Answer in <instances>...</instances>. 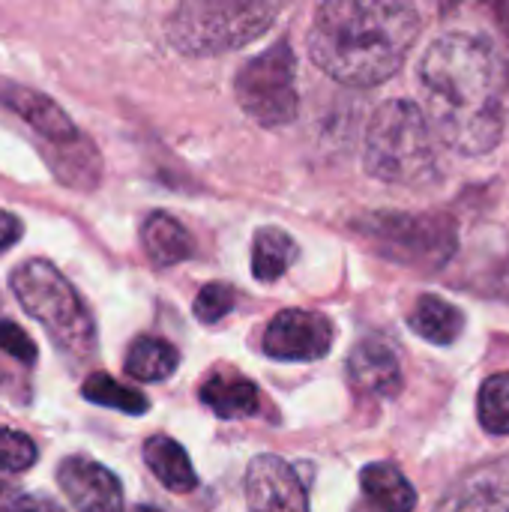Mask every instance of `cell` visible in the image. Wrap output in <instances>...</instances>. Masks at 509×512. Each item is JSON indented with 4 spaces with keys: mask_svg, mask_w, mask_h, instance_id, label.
I'll return each instance as SVG.
<instances>
[{
    "mask_svg": "<svg viewBox=\"0 0 509 512\" xmlns=\"http://www.w3.org/2000/svg\"><path fill=\"white\" fill-rule=\"evenodd\" d=\"M420 84L438 135L465 156L489 153L507 123L509 48L492 33L456 27L420 60Z\"/></svg>",
    "mask_w": 509,
    "mask_h": 512,
    "instance_id": "6da1fadb",
    "label": "cell"
},
{
    "mask_svg": "<svg viewBox=\"0 0 509 512\" xmlns=\"http://www.w3.org/2000/svg\"><path fill=\"white\" fill-rule=\"evenodd\" d=\"M420 12L396 0H330L309 27L312 60L348 87L393 78L420 36Z\"/></svg>",
    "mask_w": 509,
    "mask_h": 512,
    "instance_id": "7a4b0ae2",
    "label": "cell"
},
{
    "mask_svg": "<svg viewBox=\"0 0 509 512\" xmlns=\"http://www.w3.org/2000/svg\"><path fill=\"white\" fill-rule=\"evenodd\" d=\"M366 171L384 183L417 186L435 177L438 138L420 105L408 99L384 102L366 129Z\"/></svg>",
    "mask_w": 509,
    "mask_h": 512,
    "instance_id": "3957f363",
    "label": "cell"
},
{
    "mask_svg": "<svg viewBox=\"0 0 509 512\" xmlns=\"http://www.w3.org/2000/svg\"><path fill=\"white\" fill-rule=\"evenodd\" d=\"M12 291L18 303L27 309V315L36 318L54 336L60 351L78 360L93 354L96 348L93 318L81 303V297L75 294V288L54 264L42 258L24 261L12 273Z\"/></svg>",
    "mask_w": 509,
    "mask_h": 512,
    "instance_id": "277c9868",
    "label": "cell"
},
{
    "mask_svg": "<svg viewBox=\"0 0 509 512\" xmlns=\"http://www.w3.org/2000/svg\"><path fill=\"white\" fill-rule=\"evenodd\" d=\"M279 15V3L264 0H189L174 9L168 18V39L183 54H219L234 51L252 39H258L273 18Z\"/></svg>",
    "mask_w": 509,
    "mask_h": 512,
    "instance_id": "5b68a950",
    "label": "cell"
},
{
    "mask_svg": "<svg viewBox=\"0 0 509 512\" xmlns=\"http://www.w3.org/2000/svg\"><path fill=\"white\" fill-rule=\"evenodd\" d=\"M366 234L381 255L417 270H441L459 249L456 222L441 213H375Z\"/></svg>",
    "mask_w": 509,
    "mask_h": 512,
    "instance_id": "8992f818",
    "label": "cell"
},
{
    "mask_svg": "<svg viewBox=\"0 0 509 512\" xmlns=\"http://www.w3.org/2000/svg\"><path fill=\"white\" fill-rule=\"evenodd\" d=\"M240 108L261 126H285L297 117L294 51L282 39L270 51L252 57L234 81Z\"/></svg>",
    "mask_w": 509,
    "mask_h": 512,
    "instance_id": "52a82bcc",
    "label": "cell"
},
{
    "mask_svg": "<svg viewBox=\"0 0 509 512\" xmlns=\"http://www.w3.org/2000/svg\"><path fill=\"white\" fill-rule=\"evenodd\" d=\"M333 348V324L321 312L285 309L279 312L264 333V351L273 360L309 363L327 357Z\"/></svg>",
    "mask_w": 509,
    "mask_h": 512,
    "instance_id": "ba28073f",
    "label": "cell"
},
{
    "mask_svg": "<svg viewBox=\"0 0 509 512\" xmlns=\"http://www.w3.org/2000/svg\"><path fill=\"white\" fill-rule=\"evenodd\" d=\"M249 512H309V498L288 462L279 456H255L246 468Z\"/></svg>",
    "mask_w": 509,
    "mask_h": 512,
    "instance_id": "9c48e42d",
    "label": "cell"
},
{
    "mask_svg": "<svg viewBox=\"0 0 509 512\" xmlns=\"http://www.w3.org/2000/svg\"><path fill=\"white\" fill-rule=\"evenodd\" d=\"M435 512H509V456L471 468L453 483Z\"/></svg>",
    "mask_w": 509,
    "mask_h": 512,
    "instance_id": "30bf717a",
    "label": "cell"
},
{
    "mask_svg": "<svg viewBox=\"0 0 509 512\" xmlns=\"http://www.w3.org/2000/svg\"><path fill=\"white\" fill-rule=\"evenodd\" d=\"M60 489L78 512H123L120 480L99 462L72 456L57 471Z\"/></svg>",
    "mask_w": 509,
    "mask_h": 512,
    "instance_id": "8fae6325",
    "label": "cell"
},
{
    "mask_svg": "<svg viewBox=\"0 0 509 512\" xmlns=\"http://www.w3.org/2000/svg\"><path fill=\"white\" fill-rule=\"evenodd\" d=\"M348 375L354 387L366 396L390 399L402 390V366L396 351L381 339H366L351 351Z\"/></svg>",
    "mask_w": 509,
    "mask_h": 512,
    "instance_id": "7c38bea8",
    "label": "cell"
},
{
    "mask_svg": "<svg viewBox=\"0 0 509 512\" xmlns=\"http://www.w3.org/2000/svg\"><path fill=\"white\" fill-rule=\"evenodd\" d=\"M0 105L15 111L18 117H24L42 138H48L54 144H72L78 138V129L72 126V120L51 99H45L36 90H27L12 81H0Z\"/></svg>",
    "mask_w": 509,
    "mask_h": 512,
    "instance_id": "4fadbf2b",
    "label": "cell"
},
{
    "mask_svg": "<svg viewBox=\"0 0 509 512\" xmlns=\"http://www.w3.org/2000/svg\"><path fill=\"white\" fill-rule=\"evenodd\" d=\"M201 402L222 420H237L249 417L258 411V390L249 378L234 375V372H219L204 381L201 387Z\"/></svg>",
    "mask_w": 509,
    "mask_h": 512,
    "instance_id": "5bb4252c",
    "label": "cell"
},
{
    "mask_svg": "<svg viewBox=\"0 0 509 512\" xmlns=\"http://www.w3.org/2000/svg\"><path fill=\"white\" fill-rule=\"evenodd\" d=\"M408 324H411V330L417 336H423L432 345H453L465 330V315H462L459 306L447 303L444 297L423 294L414 303V312H411Z\"/></svg>",
    "mask_w": 509,
    "mask_h": 512,
    "instance_id": "9a60e30c",
    "label": "cell"
},
{
    "mask_svg": "<svg viewBox=\"0 0 509 512\" xmlns=\"http://www.w3.org/2000/svg\"><path fill=\"white\" fill-rule=\"evenodd\" d=\"M144 462L153 471V477L171 492L183 495L198 486V477H195V468H192L186 450L168 435H153L144 444Z\"/></svg>",
    "mask_w": 509,
    "mask_h": 512,
    "instance_id": "2e32d148",
    "label": "cell"
},
{
    "mask_svg": "<svg viewBox=\"0 0 509 512\" xmlns=\"http://www.w3.org/2000/svg\"><path fill=\"white\" fill-rule=\"evenodd\" d=\"M360 486L366 498L384 512H414L417 507V489L408 483V477L390 465V462H375L363 468Z\"/></svg>",
    "mask_w": 509,
    "mask_h": 512,
    "instance_id": "e0dca14e",
    "label": "cell"
},
{
    "mask_svg": "<svg viewBox=\"0 0 509 512\" xmlns=\"http://www.w3.org/2000/svg\"><path fill=\"white\" fill-rule=\"evenodd\" d=\"M144 252L156 267H174L192 255V237L189 231L168 213H153L147 216L141 228Z\"/></svg>",
    "mask_w": 509,
    "mask_h": 512,
    "instance_id": "ac0fdd59",
    "label": "cell"
},
{
    "mask_svg": "<svg viewBox=\"0 0 509 512\" xmlns=\"http://www.w3.org/2000/svg\"><path fill=\"white\" fill-rule=\"evenodd\" d=\"M297 258V243L282 228H261L252 246V273L258 282H276L285 276L291 261Z\"/></svg>",
    "mask_w": 509,
    "mask_h": 512,
    "instance_id": "d6986e66",
    "label": "cell"
},
{
    "mask_svg": "<svg viewBox=\"0 0 509 512\" xmlns=\"http://www.w3.org/2000/svg\"><path fill=\"white\" fill-rule=\"evenodd\" d=\"M177 369V351L156 336H141L129 345L126 372L135 381H165Z\"/></svg>",
    "mask_w": 509,
    "mask_h": 512,
    "instance_id": "ffe728a7",
    "label": "cell"
},
{
    "mask_svg": "<svg viewBox=\"0 0 509 512\" xmlns=\"http://www.w3.org/2000/svg\"><path fill=\"white\" fill-rule=\"evenodd\" d=\"M81 393H84V399H90V402H96V405H102V408L123 411V414H132V417H138V414L147 411V399H144L138 390L117 384V381H114L111 375H105V372L90 375V378L84 381Z\"/></svg>",
    "mask_w": 509,
    "mask_h": 512,
    "instance_id": "44dd1931",
    "label": "cell"
},
{
    "mask_svg": "<svg viewBox=\"0 0 509 512\" xmlns=\"http://www.w3.org/2000/svg\"><path fill=\"white\" fill-rule=\"evenodd\" d=\"M480 423L492 435H509V372L492 375L480 390Z\"/></svg>",
    "mask_w": 509,
    "mask_h": 512,
    "instance_id": "7402d4cb",
    "label": "cell"
},
{
    "mask_svg": "<svg viewBox=\"0 0 509 512\" xmlns=\"http://www.w3.org/2000/svg\"><path fill=\"white\" fill-rule=\"evenodd\" d=\"M33 465H36V444L15 429H0V471L21 474Z\"/></svg>",
    "mask_w": 509,
    "mask_h": 512,
    "instance_id": "603a6c76",
    "label": "cell"
},
{
    "mask_svg": "<svg viewBox=\"0 0 509 512\" xmlns=\"http://www.w3.org/2000/svg\"><path fill=\"white\" fill-rule=\"evenodd\" d=\"M234 303H237V294H234L231 285L210 282L195 297V318L204 321V324H216V321H222L234 309Z\"/></svg>",
    "mask_w": 509,
    "mask_h": 512,
    "instance_id": "cb8c5ba5",
    "label": "cell"
},
{
    "mask_svg": "<svg viewBox=\"0 0 509 512\" xmlns=\"http://www.w3.org/2000/svg\"><path fill=\"white\" fill-rule=\"evenodd\" d=\"M0 351L15 357L18 363H27V366L36 363V345L18 324H12L6 318H0Z\"/></svg>",
    "mask_w": 509,
    "mask_h": 512,
    "instance_id": "d4e9b609",
    "label": "cell"
},
{
    "mask_svg": "<svg viewBox=\"0 0 509 512\" xmlns=\"http://www.w3.org/2000/svg\"><path fill=\"white\" fill-rule=\"evenodd\" d=\"M21 231H24V225H21L12 213L0 210V252L9 249V246H15L18 237H21Z\"/></svg>",
    "mask_w": 509,
    "mask_h": 512,
    "instance_id": "484cf974",
    "label": "cell"
},
{
    "mask_svg": "<svg viewBox=\"0 0 509 512\" xmlns=\"http://www.w3.org/2000/svg\"><path fill=\"white\" fill-rule=\"evenodd\" d=\"M15 512H66L54 498H48V495H24L21 501H18V507Z\"/></svg>",
    "mask_w": 509,
    "mask_h": 512,
    "instance_id": "4316f807",
    "label": "cell"
},
{
    "mask_svg": "<svg viewBox=\"0 0 509 512\" xmlns=\"http://www.w3.org/2000/svg\"><path fill=\"white\" fill-rule=\"evenodd\" d=\"M21 498H24V492L0 474V512H15Z\"/></svg>",
    "mask_w": 509,
    "mask_h": 512,
    "instance_id": "83f0119b",
    "label": "cell"
},
{
    "mask_svg": "<svg viewBox=\"0 0 509 512\" xmlns=\"http://www.w3.org/2000/svg\"><path fill=\"white\" fill-rule=\"evenodd\" d=\"M132 512H162V510H156V507H135Z\"/></svg>",
    "mask_w": 509,
    "mask_h": 512,
    "instance_id": "f1b7e54d",
    "label": "cell"
}]
</instances>
